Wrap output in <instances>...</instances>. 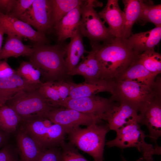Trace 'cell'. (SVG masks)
Instances as JSON below:
<instances>
[{
    "label": "cell",
    "mask_w": 161,
    "mask_h": 161,
    "mask_svg": "<svg viewBox=\"0 0 161 161\" xmlns=\"http://www.w3.org/2000/svg\"><path fill=\"white\" fill-rule=\"evenodd\" d=\"M138 21L142 25L151 22L156 27H161V4L154 5L152 1L143 0L141 13Z\"/></svg>",
    "instance_id": "cell-26"
},
{
    "label": "cell",
    "mask_w": 161,
    "mask_h": 161,
    "mask_svg": "<svg viewBox=\"0 0 161 161\" xmlns=\"http://www.w3.org/2000/svg\"><path fill=\"white\" fill-rule=\"evenodd\" d=\"M4 34V29L0 25V52L2 49L1 47Z\"/></svg>",
    "instance_id": "cell-40"
},
{
    "label": "cell",
    "mask_w": 161,
    "mask_h": 161,
    "mask_svg": "<svg viewBox=\"0 0 161 161\" xmlns=\"http://www.w3.org/2000/svg\"><path fill=\"white\" fill-rule=\"evenodd\" d=\"M115 103L111 97L109 99L94 95L75 99L66 98L61 101L58 106L93 115L102 120Z\"/></svg>",
    "instance_id": "cell-9"
},
{
    "label": "cell",
    "mask_w": 161,
    "mask_h": 161,
    "mask_svg": "<svg viewBox=\"0 0 161 161\" xmlns=\"http://www.w3.org/2000/svg\"><path fill=\"white\" fill-rule=\"evenodd\" d=\"M41 86L30 84L16 73L0 79V106L19 92L38 88Z\"/></svg>",
    "instance_id": "cell-18"
},
{
    "label": "cell",
    "mask_w": 161,
    "mask_h": 161,
    "mask_svg": "<svg viewBox=\"0 0 161 161\" xmlns=\"http://www.w3.org/2000/svg\"><path fill=\"white\" fill-rule=\"evenodd\" d=\"M21 117L13 109L6 104L0 106V128L10 134L17 129Z\"/></svg>",
    "instance_id": "cell-25"
},
{
    "label": "cell",
    "mask_w": 161,
    "mask_h": 161,
    "mask_svg": "<svg viewBox=\"0 0 161 161\" xmlns=\"http://www.w3.org/2000/svg\"><path fill=\"white\" fill-rule=\"evenodd\" d=\"M139 61L150 72L158 75L161 72V55L154 49L145 51L139 55Z\"/></svg>",
    "instance_id": "cell-30"
},
{
    "label": "cell",
    "mask_w": 161,
    "mask_h": 161,
    "mask_svg": "<svg viewBox=\"0 0 161 161\" xmlns=\"http://www.w3.org/2000/svg\"><path fill=\"white\" fill-rule=\"evenodd\" d=\"M112 96L114 101L124 102L135 108L140 113L156 97H161V80L153 85L133 81L114 80Z\"/></svg>",
    "instance_id": "cell-3"
},
{
    "label": "cell",
    "mask_w": 161,
    "mask_h": 161,
    "mask_svg": "<svg viewBox=\"0 0 161 161\" xmlns=\"http://www.w3.org/2000/svg\"><path fill=\"white\" fill-rule=\"evenodd\" d=\"M161 38V27H156L148 31L131 35L126 41L130 48L137 55L154 49Z\"/></svg>",
    "instance_id": "cell-16"
},
{
    "label": "cell",
    "mask_w": 161,
    "mask_h": 161,
    "mask_svg": "<svg viewBox=\"0 0 161 161\" xmlns=\"http://www.w3.org/2000/svg\"><path fill=\"white\" fill-rule=\"evenodd\" d=\"M69 82L70 90L67 98L69 99L90 96L100 92H108L112 94L113 92V80H102L94 82L85 81L78 84Z\"/></svg>",
    "instance_id": "cell-17"
},
{
    "label": "cell",
    "mask_w": 161,
    "mask_h": 161,
    "mask_svg": "<svg viewBox=\"0 0 161 161\" xmlns=\"http://www.w3.org/2000/svg\"><path fill=\"white\" fill-rule=\"evenodd\" d=\"M124 4L125 22L123 38L126 39L132 34L133 25L138 21L140 16L143 0H123Z\"/></svg>",
    "instance_id": "cell-24"
},
{
    "label": "cell",
    "mask_w": 161,
    "mask_h": 161,
    "mask_svg": "<svg viewBox=\"0 0 161 161\" xmlns=\"http://www.w3.org/2000/svg\"><path fill=\"white\" fill-rule=\"evenodd\" d=\"M16 72V74L30 84L41 86L43 83L40 79V71L30 61L21 62Z\"/></svg>",
    "instance_id": "cell-29"
},
{
    "label": "cell",
    "mask_w": 161,
    "mask_h": 161,
    "mask_svg": "<svg viewBox=\"0 0 161 161\" xmlns=\"http://www.w3.org/2000/svg\"><path fill=\"white\" fill-rule=\"evenodd\" d=\"M157 76L146 69L138 59L114 80H129L153 85L156 83Z\"/></svg>",
    "instance_id": "cell-22"
},
{
    "label": "cell",
    "mask_w": 161,
    "mask_h": 161,
    "mask_svg": "<svg viewBox=\"0 0 161 161\" xmlns=\"http://www.w3.org/2000/svg\"><path fill=\"white\" fill-rule=\"evenodd\" d=\"M139 116L140 124L146 126L149 132L148 136L155 143V147L159 146L157 141L161 136V97L153 100Z\"/></svg>",
    "instance_id": "cell-14"
},
{
    "label": "cell",
    "mask_w": 161,
    "mask_h": 161,
    "mask_svg": "<svg viewBox=\"0 0 161 161\" xmlns=\"http://www.w3.org/2000/svg\"><path fill=\"white\" fill-rule=\"evenodd\" d=\"M19 125L43 150L60 146L68 132L65 128L37 114L21 119Z\"/></svg>",
    "instance_id": "cell-4"
},
{
    "label": "cell",
    "mask_w": 161,
    "mask_h": 161,
    "mask_svg": "<svg viewBox=\"0 0 161 161\" xmlns=\"http://www.w3.org/2000/svg\"><path fill=\"white\" fill-rule=\"evenodd\" d=\"M41 94L53 107H58L61 100L58 92L52 82H46L38 88Z\"/></svg>",
    "instance_id": "cell-31"
},
{
    "label": "cell",
    "mask_w": 161,
    "mask_h": 161,
    "mask_svg": "<svg viewBox=\"0 0 161 161\" xmlns=\"http://www.w3.org/2000/svg\"><path fill=\"white\" fill-rule=\"evenodd\" d=\"M140 119L139 112L135 108L125 103L117 102L106 114L104 120L107 122L110 130L116 131L131 122H139Z\"/></svg>",
    "instance_id": "cell-13"
},
{
    "label": "cell",
    "mask_w": 161,
    "mask_h": 161,
    "mask_svg": "<svg viewBox=\"0 0 161 161\" xmlns=\"http://www.w3.org/2000/svg\"><path fill=\"white\" fill-rule=\"evenodd\" d=\"M84 0H51L54 27L62 17L75 8L81 6Z\"/></svg>",
    "instance_id": "cell-28"
},
{
    "label": "cell",
    "mask_w": 161,
    "mask_h": 161,
    "mask_svg": "<svg viewBox=\"0 0 161 161\" xmlns=\"http://www.w3.org/2000/svg\"><path fill=\"white\" fill-rule=\"evenodd\" d=\"M52 82L58 92L61 101L66 99L68 97L70 90L69 81L66 82L62 80Z\"/></svg>",
    "instance_id": "cell-36"
},
{
    "label": "cell",
    "mask_w": 161,
    "mask_h": 161,
    "mask_svg": "<svg viewBox=\"0 0 161 161\" xmlns=\"http://www.w3.org/2000/svg\"><path fill=\"white\" fill-rule=\"evenodd\" d=\"M6 34L7 37L0 52V61L10 57H30L31 55L33 47L24 44L22 42V37L12 33Z\"/></svg>",
    "instance_id": "cell-21"
},
{
    "label": "cell",
    "mask_w": 161,
    "mask_h": 161,
    "mask_svg": "<svg viewBox=\"0 0 161 161\" xmlns=\"http://www.w3.org/2000/svg\"><path fill=\"white\" fill-rule=\"evenodd\" d=\"M16 72L8 64L7 59L0 61V79L13 75Z\"/></svg>",
    "instance_id": "cell-37"
},
{
    "label": "cell",
    "mask_w": 161,
    "mask_h": 161,
    "mask_svg": "<svg viewBox=\"0 0 161 161\" xmlns=\"http://www.w3.org/2000/svg\"><path fill=\"white\" fill-rule=\"evenodd\" d=\"M14 133L20 161H35L44 150L20 127Z\"/></svg>",
    "instance_id": "cell-19"
},
{
    "label": "cell",
    "mask_w": 161,
    "mask_h": 161,
    "mask_svg": "<svg viewBox=\"0 0 161 161\" xmlns=\"http://www.w3.org/2000/svg\"><path fill=\"white\" fill-rule=\"evenodd\" d=\"M60 146L61 161H88L69 142L66 143L64 141Z\"/></svg>",
    "instance_id": "cell-32"
},
{
    "label": "cell",
    "mask_w": 161,
    "mask_h": 161,
    "mask_svg": "<svg viewBox=\"0 0 161 161\" xmlns=\"http://www.w3.org/2000/svg\"><path fill=\"white\" fill-rule=\"evenodd\" d=\"M0 25L3 28L4 34L13 33L38 43L48 42L45 33L35 30L30 25L10 15L0 12Z\"/></svg>",
    "instance_id": "cell-12"
},
{
    "label": "cell",
    "mask_w": 161,
    "mask_h": 161,
    "mask_svg": "<svg viewBox=\"0 0 161 161\" xmlns=\"http://www.w3.org/2000/svg\"><path fill=\"white\" fill-rule=\"evenodd\" d=\"M104 80H114L138 60L125 39L115 38L102 44L91 43Z\"/></svg>",
    "instance_id": "cell-1"
},
{
    "label": "cell",
    "mask_w": 161,
    "mask_h": 161,
    "mask_svg": "<svg viewBox=\"0 0 161 161\" xmlns=\"http://www.w3.org/2000/svg\"><path fill=\"white\" fill-rule=\"evenodd\" d=\"M80 6L68 13L54 27L58 41H62L70 38L78 29L81 16Z\"/></svg>",
    "instance_id": "cell-20"
},
{
    "label": "cell",
    "mask_w": 161,
    "mask_h": 161,
    "mask_svg": "<svg viewBox=\"0 0 161 161\" xmlns=\"http://www.w3.org/2000/svg\"><path fill=\"white\" fill-rule=\"evenodd\" d=\"M34 1L17 0L13 10L9 15L18 18L30 7Z\"/></svg>",
    "instance_id": "cell-35"
},
{
    "label": "cell",
    "mask_w": 161,
    "mask_h": 161,
    "mask_svg": "<svg viewBox=\"0 0 161 161\" xmlns=\"http://www.w3.org/2000/svg\"><path fill=\"white\" fill-rule=\"evenodd\" d=\"M123 161H126L125 159H123ZM137 161H153V160H145L143 159L142 157H141Z\"/></svg>",
    "instance_id": "cell-41"
},
{
    "label": "cell",
    "mask_w": 161,
    "mask_h": 161,
    "mask_svg": "<svg viewBox=\"0 0 161 161\" xmlns=\"http://www.w3.org/2000/svg\"><path fill=\"white\" fill-rule=\"evenodd\" d=\"M138 121L132 122L116 131L117 135L114 140L108 141L106 145L109 147H117L121 149L135 147L143 153V159L153 160V156L161 154V147H154L146 143L145 135L140 127Z\"/></svg>",
    "instance_id": "cell-6"
},
{
    "label": "cell",
    "mask_w": 161,
    "mask_h": 161,
    "mask_svg": "<svg viewBox=\"0 0 161 161\" xmlns=\"http://www.w3.org/2000/svg\"><path fill=\"white\" fill-rule=\"evenodd\" d=\"M18 19L45 34L54 27L51 0H34Z\"/></svg>",
    "instance_id": "cell-10"
},
{
    "label": "cell",
    "mask_w": 161,
    "mask_h": 161,
    "mask_svg": "<svg viewBox=\"0 0 161 161\" xmlns=\"http://www.w3.org/2000/svg\"><path fill=\"white\" fill-rule=\"evenodd\" d=\"M10 134L0 128V149L8 143Z\"/></svg>",
    "instance_id": "cell-39"
},
{
    "label": "cell",
    "mask_w": 161,
    "mask_h": 161,
    "mask_svg": "<svg viewBox=\"0 0 161 161\" xmlns=\"http://www.w3.org/2000/svg\"><path fill=\"white\" fill-rule=\"evenodd\" d=\"M0 161H20L16 145L8 143L1 148Z\"/></svg>",
    "instance_id": "cell-33"
},
{
    "label": "cell",
    "mask_w": 161,
    "mask_h": 161,
    "mask_svg": "<svg viewBox=\"0 0 161 161\" xmlns=\"http://www.w3.org/2000/svg\"><path fill=\"white\" fill-rule=\"evenodd\" d=\"M33 48L30 61L40 70L45 82L62 80L69 76L64 58L65 47L37 43Z\"/></svg>",
    "instance_id": "cell-2"
},
{
    "label": "cell",
    "mask_w": 161,
    "mask_h": 161,
    "mask_svg": "<svg viewBox=\"0 0 161 161\" xmlns=\"http://www.w3.org/2000/svg\"><path fill=\"white\" fill-rule=\"evenodd\" d=\"M88 55L86 57L83 56L81 58L84 61L85 66L86 72L83 77L85 81L94 82L103 79L101 68L96 58L94 51L92 50L87 51Z\"/></svg>",
    "instance_id": "cell-27"
},
{
    "label": "cell",
    "mask_w": 161,
    "mask_h": 161,
    "mask_svg": "<svg viewBox=\"0 0 161 161\" xmlns=\"http://www.w3.org/2000/svg\"><path fill=\"white\" fill-rule=\"evenodd\" d=\"M118 1L108 0L105 7L98 14L100 18L108 24L110 33L115 38L124 39V13L121 10Z\"/></svg>",
    "instance_id": "cell-15"
},
{
    "label": "cell",
    "mask_w": 161,
    "mask_h": 161,
    "mask_svg": "<svg viewBox=\"0 0 161 161\" xmlns=\"http://www.w3.org/2000/svg\"><path fill=\"white\" fill-rule=\"evenodd\" d=\"M95 1L84 0L80 6L81 16L79 30L91 43L103 42L115 38L104 25L98 13L94 9Z\"/></svg>",
    "instance_id": "cell-8"
},
{
    "label": "cell",
    "mask_w": 161,
    "mask_h": 161,
    "mask_svg": "<svg viewBox=\"0 0 161 161\" xmlns=\"http://www.w3.org/2000/svg\"><path fill=\"white\" fill-rule=\"evenodd\" d=\"M16 0H0V12L10 14L16 4Z\"/></svg>",
    "instance_id": "cell-38"
},
{
    "label": "cell",
    "mask_w": 161,
    "mask_h": 161,
    "mask_svg": "<svg viewBox=\"0 0 161 161\" xmlns=\"http://www.w3.org/2000/svg\"><path fill=\"white\" fill-rule=\"evenodd\" d=\"M99 123L83 129L79 126L68 131L69 142L79 149L89 154L95 161H103L106 134L110 130L108 125Z\"/></svg>",
    "instance_id": "cell-5"
},
{
    "label": "cell",
    "mask_w": 161,
    "mask_h": 161,
    "mask_svg": "<svg viewBox=\"0 0 161 161\" xmlns=\"http://www.w3.org/2000/svg\"><path fill=\"white\" fill-rule=\"evenodd\" d=\"M38 88L21 92L8 100L5 104L14 109L21 119L35 114L44 117L55 107L41 94Z\"/></svg>",
    "instance_id": "cell-7"
},
{
    "label": "cell",
    "mask_w": 161,
    "mask_h": 161,
    "mask_svg": "<svg viewBox=\"0 0 161 161\" xmlns=\"http://www.w3.org/2000/svg\"><path fill=\"white\" fill-rule=\"evenodd\" d=\"M44 117L53 123L65 128L68 131L70 129L80 125L88 126L102 121L96 116L62 107L54 108L49 111Z\"/></svg>",
    "instance_id": "cell-11"
},
{
    "label": "cell",
    "mask_w": 161,
    "mask_h": 161,
    "mask_svg": "<svg viewBox=\"0 0 161 161\" xmlns=\"http://www.w3.org/2000/svg\"><path fill=\"white\" fill-rule=\"evenodd\" d=\"M83 36L79 29L71 38L69 43L65 47V58L67 74H69L77 66L80 59L87 51L85 49L83 44Z\"/></svg>",
    "instance_id": "cell-23"
},
{
    "label": "cell",
    "mask_w": 161,
    "mask_h": 161,
    "mask_svg": "<svg viewBox=\"0 0 161 161\" xmlns=\"http://www.w3.org/2000/svg\"><path fill=\"white\" fill-rule=\"evenodd\" d=\"M60 146L50 148L44 150L35 161H61Z\"/></svg>",
    "instance_id": "cell-34"
}]
</instances>
